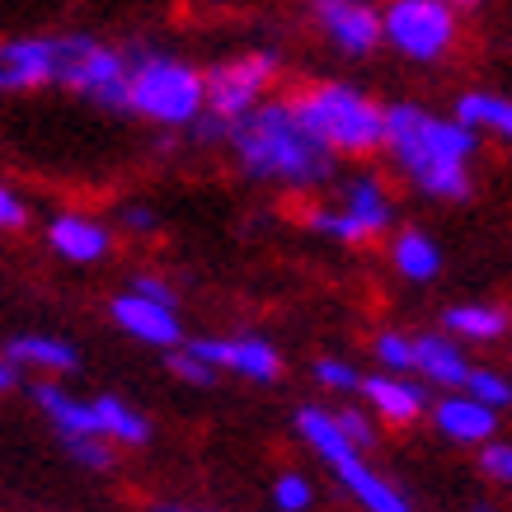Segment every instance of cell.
Listing matches in <instances>:
<instances>
[{"mask_svg":"<svg viewBox=\"0 0 512 512\" xmlns=\"http://www.w3.org/2000/svg\"><path fill=\"white\" fill-rule=\"evenodd\" d=\"M466 512H494V503H470Z\"/></svg>","mask_w":512,"mask_h":512,"instance_id":"38","label":"cell"},{"mask_svg":"<svg viewBox=\"0 0 512 512\" xmlns=\"http://www.w3.org/2000/svg\"><path fill=\"white\" fill-rule=\"evenodd\" d=\"M132 292L141 296H151V301H165V306H179V292H174V282L170 278H160V273H137V278L127 282Z\"/></svg>","mask_w":512,"mask_h":512,"instance_id":"34","label":"cell"},{"mask_svg":"<svg viewBox=\"0 0 512 512\" xmlns=\"http://www.w3.org/2000/svg\"><path fill=\"white\" fill-rule=\"evenodd\" d=\"M306 226L329 235L334 245H372L381 235H395V193L376 170H357L339 179L334 207H311Z\"/></svg>","mask_w":512,"mask_h":512,"instance_id":"7","label":"cell"},{"mask_svg":"<svg viewBox=\"0 0 512 512\" xmlns=\"http://www.w3.org/2000/svg\"><path fill=\"white\" fill-rule=\"evenodd\" d=\"M296 437L325 461L329 475L339 480V489L353 498L362 512H414L409 494L372 466V451L357 447L353 437L343 433L339 414H334L329 404H301V409H296Z\"/></svg>","mask_w":512,"mask_h":512,"instance_id":"5","label":"cell"},{"mask_svg":"<svg viewBox=\"0 0 512 512\" xmlns=\"http://www.w3.org/2000/svg\"><path fill=\"white\" fill-rule=\"evenodd\" d=\"M127 47H113L94 33H57V85L80 94L85 104L127 113Z\"/></svg>","mask_w":512,"mask_h":512,"instance_id":"8","label":"cell"},{"mask_svg":"<svg viewBox=\"0 0 512 512\" xmlns=\"http://www.w3.org/2000/svg\"><path fill=\"white\" fill-rule=\"evenodd\" d=\"M390 268L404 282L423 287V282H433L442 273V245L428 231H419V226H404V231L390 235Z\"/></svg>","mask_w":512,"mask_h":512,"instance_id":"21","label":"cell"},{"mask_svg":"<svg viewBox=\"0 0 512 512\" xmlns=\"http://www.w3.org/2000/svg\"><path fill=\"white\" fill-rule=\"evenodd\" d=\"M127 113L165 132H193L207 118V71L151 43L127 47Z\"/></svg>","mask_w":512,"mask_h":512,"instance_id":"3","label":"cell"},{"mask_svg":"<svg viewBox=\"0 0 512 512\" xmlns=\"http://www.w3.org/2000/svg\"><path fill=\"white\" fill-rule=\"evenodd\" d=\"M334 414H339L343 433L353 437L357 447H367V451L376 447V419H372V409H357V404H339Z\"/></svg>","mask_w":512,"mask_h":512,"instance_id":"31","label":"cell"},{"mask_svg":"<svg viewBox=\"0 0 512 512\" xmlns=\"http://www.w3.org/2000/svg\"><path fill=\"white\" fill-rule=\"evenodd\" d=\"M273 508L278 512H311L315 508V484L301 470H282L273 480Z\"/></svg>","mask_w":512,"mask_h":512,"instance_id":"28","label":"cell"},{"mask_svg":"<svg viewBox=\"0 0 512 512\" xmlns=\"http://www.w3.org/2000/svg\"><path fill=\"white\" fill-rule=\"evenodd\" d=\"M62 447H66V456H71L80 470H90V475H109V470L118 466V447L104 442V437H66Z\"/></svg>","mask_w":512,"mask_h":512,"instance_id":"25","label":"cell"},{"mask_svg":"<svg viewBox=\"0 0 512 512\" xmlns=\"http://www.w3.org/2000/svg\"><path fill=\"white\" fill-rule=\"evenodd\" d=\"M372 357H376L381 372L414 376V334H404V329H381L372 339Z\"/></svg>","mask_w":512,"mask_h":512,"instance_id":"24","label":"cell"},{"mask_svg":"<svg viewBox=\"0 0 512 512\" xmlns=\"http://www.w3.org/2000/svg\"><path fill=\"white\" fill-rule=\"evenodd\" d=\"M311 24L348 62H367L376 47H386V24L376 0H311Z\"/></svg>","mask_w":512,"mask_h":512,"instance_id":"10","label":"cell"},{"mask_svg":"<svg viewBox=\"0 0 512 512\" xmlns=\"http://www.w3.org/2000/svg\"><path fill=\"white\" fill-rule=\"evenodd\" d=\"M151 512H207V508H193V503H156Z\"/></svg>","mask_w":512,"mask_h":512,"instance_id":"36","label":"cell"},{"mask_svg":"<svg viewBox=\"0 0 512 512\" xmlns=\"http://www.w3.org/2000/svg\"><path fill=\"white\" fill-rule=\"evenodd\" d=\"M109 315L113 325L123 329L127 339L146 343V348H165V353H174V348H184V325H179V306H165V301H151V296L141 292H118L109 301Z\"/></svg>","mask_w":512,"mask_h":512,"instance_id":"12","label":"cell"},{"mask_svg":"<svg viewBox=\"0 0 512 512\" xmlns=\"http://www.w3.org/2000/svg\"><path fill=\"white\" fill-rule=\"evenodd\" d=\"M475 362L466 357V343L451 339L447 329L414 334V376L433 390H466Z\"/></svg>","mask_w":512,"mask_h":512,"instance_id":"15","label":"cell"},{"mask_svg":"<svg viewBox=\"0 0 512 512\" xmlns=\"http://www.w3.org/2000/svg\"><path fill=\"white\" fill-rule=\"evenodd\" d=\"M5 357L15 362L19 372H38L43 381L66 376V372H76L80 367L76 343L57 339V334H15V339L5 343Z\"/></svg>","mask_w":512,"mask_h":512,"instance_id":"20","label":"cell"},{"mask_svg":"<svg viewBox=\"0 0 512 512\" xmlns=\"http://www.w3.org/2000/svg\"><path fill=\"white\" fill-rule=\"evenodd\" d=\"M296 113L339 160L381 156L386 146V104L353 80H311L292 94Z\"/></svg>","mask_w":512,"mask_h":512,"instance_id":"4","label":"cell"},{"mask_svg":"<svg viewBox=\"0 0 512 512\" xmlns=\"http://www.w3.org/2000/svg\"><path fill=\"white\" fill-rule=\"evenodd\" d=\"M442 329H447L451 339L489 348V343H503L512 334V311L508 306H494V301H461V306L442 311Z\"/></svg>","mask_w":512,"mask_h":512,"instance_id":"19","label":"cell"},{"mask_svg":"<svg viewBox=\"0 0 512 512\" xmlns=\"http://www.w3.org/2000/svg\"><path fill=\"white\" fill-rule=\"evenodd\" d=\"M165 362H170V372L179 376V381H184V386H198V390H207V386H217V367H212V362H207V357H198L193 353V348H174L170 357H165Z\"/></svg>","mask_w":512,"mask_h":512,"instance_id":"29","label":"cell"},{"mask_svg":"<svg viewBox=\"0 0 512 512\" xmlns=\"http://www.w3.org/2000/svg\"><path fill=\"white\" fill-rule=\"evenodd\" d=\"M57 85V33H29L0 43V94Z\"/></svg>","mask_w":512,"mask_h":512,"instance_id":"13","label":"cell"},{"mask_svg":"<svg viewBox=\"0 0 512 512\" xmlns=\"http://www.w3.org/2000/svg\"><path fill=\"white\" fill-rule=\"evenodd\" d=\"M315 381H320L329 395H362L367 372H357L348 357H315Z\"/></svg>","mask_w":512,"mask_h":512,"instance_id":"27","label":"cell"},{"mask_svg":"<svg viewBox=\"0 0 512 512\" xmlns=\"http://www.w3.org/2000/svg\"><path fill=\"white\" fill-rule=\"evenodd\" d=\"M433 386H423L419 376H400V372H372L362 381V400L372 409L376 423H390V428H409L419 423L423 414H433Z\"/></svg>","mask_w":512,"mask_h":512,"instance_id":"14","label":"cell"},{"mask_svg":"<svg viewBox=\"0 0 512 512\" xmlns=\"http://www.w3.org/2000/svg\"><path fill=\"white\" fill-rule=\"evenodd\" d=\"M433 428L456 447H484L498 437V409L480 404L466 390H447L442 400H433Z\"/></svg>","mask_w":512,"mask_h":512,"instance_id":"17","label":"cell"},{"mask_svg":"<svg viewBox=\"0 0 512 512\" xmlns=\"http://www.w3.org/2000/svg\"><path fill=\"white\" fill-rule=\"evenodd\" d=\"M118 226L132 235H151L160 226V217H156V207H146V202H123L118 207Z\"/></svg>","mask_w":512,"mask_h":512,"instance_id":"33","label":"cell"},{"mask_svg":"<svg viewBox=\"0 0 512 512\" xmlns=\"http://www.w3.org/2000/svg\"><path fill=\"white\" fill-rule=\"evenodd\" d=\"M188 348L207 357L217 372L254 381V386H273L282 376V353L264 334H231V339H188Z\"/></svg>","mask_w":512,"mask_h":512,"instance_id":"11","label":"cell"},{"mask_svg":"<svg viewBox=\"0 0 512 512\" xmlns=\"http://www.w3.org/2000/svg\"><path fill=\"white\" fill-rule=\"evenodd\" d=\"M381 24H386V47L414 66L447 62L461 43V10L447 0H386Z\"/></svg>","mask_w":512,"mask_h":512,"instance_id":"9","label":"cell"},{"mask_svg":"<svg viewBox=\"0 0 512 512\" xmlns=\"http://www.w3.org/2000/svg\"><path fill=\"white\" fill-rule=\"evenodd\" d=\"M29 226V202L19 198L10 184H0V231H24Z\"/></svg>","mask_w":512,"mask_h":512,"instance_id":"32","label":"cell"},{"mask_svg":"<svg viewBox=\"0 0 512 512\" xmlns=\"http://www.w3.org/2000/svg\"><path fill=\"white\" fill-rule=\"evenodd\" d=\"M226 146H231L240 174L254 184L315 193V188L334 184V174H339V156L306 127L292 99H268L254 113H245L226 132Z\"/></svg>","mask_w":512,"mask_h":512,"instance_id":"2","label":"cell"},{"mask_svg":"<svg viewBox=\"0 0 512 512\" xmlns=\"http://www.w3.org/2000/svg\"><path fill=\"white\" fill-rule=\"evenodd\" d=\"M447 5H456V10H475L480 0H447Z\"/></svg>","mask_w":512,"mask_h":512,"instance_id":"37","label":"cell"},{"mask_svg":"<svg viewBox=\"0 0 512 512\" xmlns=\"http://www.w3.org/2000/svg\"><path fill=\"white\" fill-rule=\"evenodd\" d=\"M451 113H456L466 127H475L480 137H498V141H508L512 146V94L466 90V94H456Z\"/></svg>","mask_w":512,"mask_h":512,"instance_id":"22","label":"cell"},{"mask_svg":"<svg viewBox=\"0 0 512 512\" xmlns=\"http://www.w3.org/2000/svg\"><path fill=\"white\" fill-rule=\"evenodd\" d=\"M47 249L66 264H99L113 254V226H104L90 212H57L47 221Z\"/></svg>","mask_w":512,"mask_h":512,"instance_id":"16","label":"cell"},{"mask_svg":"<svg viewBox=\"0 0 512 512\" xmlns=\"http://www.w3.org/2000/svg\"><path fill=\"white\" fill-rule=\"evenodd\" d=\"M466 395H475L480 404H489V409H512V376L498 372V367H475L466 381Z\"/></svg>","mask_w":512,"mask_h":512,"instance_id":"26","label":"cell"},{"mask_svg":"<svg viewBox=\"0 0 512 512\" xmlns=\"http://www.w3.org/2000/svg\"><path fill=\"white\" fill-rule=\"evenodd\" d=\"M282 76V57L273 47H249L235 52L226 62H217L207 71V118L193 127L198 141H226L245 113H254L259 104L273 99V85Z\"/></svg>","mask_w":512,"mask_h":512,"instance_id":"6","label":"cell"},{"mask_svg":"<svg viewBox=\"0 0 512 512\" xmlns=\"http://www.w3.org/2000/svg\"><path fill=\"white\" fill-rule=\"evenodd\" d=\"M480 475L512 489V437H494L480 447Z\"/></svg>","mask_w":512,"mask_h":512,"instance_id":"30","label":"cell"},{"mask_svg":"<svg viewBox=\"0 0 512 512\" xmlns=\"http://www.w3.org/2000/svg\"><path fill=\"white\" fill-rule=\"evenodd\" d=\"M480 132L466 127L456 113H437L419 99H395L386 104V146L395 179L414 188L419 198L433 202H466L475 188V156H480Z\"/></svg>","mask_w":512,"mask_h":512,"instance_id":"1","label":"cell"},{"mask_svg":"<svg viewBox=\"0 0 512 512\" xmlns=\"http://www.w3.org/2000/svg\"><path fill=\"white\" fill-rule=\"evenodd\" d=\"M33 404L43 409V419L66 437H104L99 433V409H94V395L85 400V395H71V390L62 386V381H38V386L29 390ZM109 442V437H104Z\"/></svg>","mask_w":512,"mask_h":512,"instance_id":"18","label":"cell"},{"mask_svg":"<svg viewBox=\"0 0 512 512\" xmlns=\"http://www.w3.org/2000/svg\"><path fill=\"white\" fill-rule=\"evenodd\" d=\"M15 386H19V367L5 353H0V395H10Z\"/></svg>","mask_w":512,"mask_h":512,"instance_id":"35","label":"cell"},{"mask_svg":"<svg viewBox=\"0 0 512 512\" xmlns=\"http://www.w3.org/2000/svg\"><path fill=\"white\" fill-rule=\"evenodd\" d=\"M94 409H99V433L109 437L113 447H146L151 442V419L141 414V409H132L127 400H118V395H94Z\"/></svg>","mask_w":512,"mask_h":512,"instance_id":"23","label":"cell"}]
</instances>
